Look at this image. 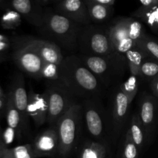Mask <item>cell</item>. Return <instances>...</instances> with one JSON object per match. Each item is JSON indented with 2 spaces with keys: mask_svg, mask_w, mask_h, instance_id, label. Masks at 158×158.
Listing matches in <instances>:
<instances>
[{
  "mask_svg": "<svg viewBox=\"0 0 158 158\" xmlns=\"http://www.w3.org/2000/svg\"><path fill=\"white\" fill-rule=\"evenodd\" d=\"M127 131L129 132L131 138L137 145L138 149L141 151L145 143V139L147 138L146 132L144 127L140 121L138 113H134L131 116L130 120L129 127Z\"/></svg>",
  "mask_w": 158,
  "mask_h": 158,
  "instance_id": "cell-21",
  "label": "cell"
},
{
  "mask_svg": "<svg viewBox=\"0 0 158 158\" xmlns=\"http://www.w3.org/2000/svg\"><path fill=\"white\" fill-rule=\"evenodd\" d=\"M150 87L153 94L158 98V76L150 81Z\"/></svg>",
  "mask_w": 158,
  "mask_h": 158,
  "instance_id": "cell-32",
  "label": "cell"
},
{
  "mask_svg": "<svg viewBox=\"0 0 158 158\" xmlns=\"http://www.w3.org/2000/svg\"><path fill=\"white\" fill-rule=\"evenodd\" d=\"M28 114L31 117L35 127L40 128L46 123L48 116V103L43 94H36L29 88L28 92Z\"/></svg>",
  "mask_w": 158,
  "mask_h": 158,
  "instance_id": "cell-16",
  "label": "cell"
},
{
  "mask_svg": "<svg viewBox=\"0 0 158 158\" xmlns=\"http://www.w3.org/2000/svg\"><path fill=\"white\" fill-rule=\"evenodd\" d=\"M97 3L103 6H113L115 5L116 2L115 0H94Z\"/></svg>",
  "mask_w": 158,
  "mask_h": 158,
  "instance_id": "cell-33",
  "label": "cell"
},
{
  "mask_svg": "<svg viewBox=\"0 0 158 158\" xmlns=\"http://www.w3.org/2000/svg\"><path fill=\"white\" fill-rule=\"evenodd\" d=\"M59 75L60 81L77 99H100L106 89L79 56L64 57L59 66Z\"/></svg>",
  "mask_w": 158,
  "mask_h": 158,
  "instance_id": "cell-1",
  "label": "cell"
},
{
  "mask_svg": "<svg viewBox=\"0 0 158 158\" xmlns=\"http://www.w3.org/2000/svg\"><path fill=\"white\" fill-rule=\"evenodd\" d=\"M158 76V61L147 58L143 61L140 67V77L151 80Z\"/></svg>",
  "mask_w": 158,
  "mask_h": 158,
  "instance_id": "cell-28",
  "label": "cell"
},
{
  "mask_svg": "<svg viewBox=\"0 0 158 158\" xmlns=\"http://www.w3.org/2000/svg\"><path fill=\"white\" fill-rule=\"evenodd\" d=\"M140 150L131 138L129 132L126 131L120 148V158H138Z\"/></svg>",
  "mask_w": 158,
  "mask_h": 158,
  "instance_id": "cell-26",
  "label": "cell"
},
{
  "mask_svg": "<svg viewBox=\"0 0 158 158\" xmlns=\"http://www.w3.org/2000/svg\"><path fill=\"white\" fill-rule=\"evenodd\" d=\"M4 97H6V96H5L4 93H3L2 89V88L0 87V99L1 98H4Z\"/></svg>",
  "mask_w": 158,
  "mask_h": 158,
  "instance_id": "cell-38",
  "label": "cell"
},
{
  "mask_svg": "<svg viewBox=\"0 0 158 158\" xmlns=\"http://www.w3.org/2000/svg\"><path fill=\"white\" fill-rule=\"evenodd\" d=\"M138 77L131 75L125 81L122 82L120 84H119L117 87L127 97L130 103L131 104L138 92Z\"/></svg>",
  "mask_w": 158,
  "mask_h": 158,
  "instance_id": "cell-27",
  "label": "cell"
},
{
  "mask_svg": "<svg viewBox=\"0 0 158 158\" xmlns=\"http://www.w3.org/2000/svg\"><path fill=\"white\" fill-rule=\"evenodd\" d=\"M82 26L66 18L55 9L45 8L44 23L40 32L60 48L73 51L78 49V36Z\"/></svg>",
  "mask_w": 158,
  "mask_h": 158,
  "instance_id": "cell-2",
  "label": "cell"
},
{
  "mask_svg": "<svg viewBox=\"0 0 158 158\" xmlns=\"http://www.w3.org/2000/svg\"><path fill=\"white\" fill-rule=\"evenodd\" d=\"M107 27L114 50L122 55L137 47V43L147 35L143 24L132 17H117Z\"/></svg>",
  "mask_w": 158,
  "mask_h": 158,
  "instance_id": "cell-6",
  "label": "cell"
},
{
  "mask_svg": "<svg viewBox=\"0 0 158 158\" xmlns=\"http://www.w3.org/2000/svg\"><path fill=\"white\" fill-rule=\"evenodd\" d=\"M48 103L46 123L49 126L56 125L58 120L77 101V98L60 81L46 80V88L43 93Z\"/></svg>",
  "mask_w": 158,
  "mask_h": 158,
  "instance_id": "cell-8",
  "label": "cell"
},
{
  "mask_svg": "<svg viewBox=\"0 0 158 158\" xmlns=\"http://www.w3.org/2000/svg\"><path fill=\"white\" fill-rule=\"evenodd\" d=\"M12 59L23 73L35 80L41 79L43 60L40 54L29 43L28 36L19 37L15 40Z\"/></svg>",
  "mask_w": 158,
  "mask_h": 158,
  "instance_id": "cell-9",
  "label": "cell"
},
{
  "mask_svg": "<svg viewBox=\"0 0 158 158\" xmlns=\"http://www.w3.org/2000/svg\"><path fill=\"white\" fill-rule=\"evenodd\" d=\"M28 40L40 54L43 62L60 66L64 57L61 48L58 45L45 39H36L32 36H28Z\"/></svg>",
  "mask_w": 158,
  "mask_h": 158,
  "instance_id": "cell-17",
  "label": "cell"
},
{
  "mask_svg": "<svg viewBox=\"0 0 158 158\" xmlns=\"http://www.w3.org/2000/svg\"><path fill=\"white\" fill-rule=\"evenodd\" d=\"M31 144L35 158L58 155L59 137L56 125L49 126L37 134Z\"/></svg>",
  "mask_w": 158,
  "mask_h": 158,
  "instance_id": "cell-11",
  "label": "cell"
},
{
  "mask_svg": "<svg viewBox=\"0 0 158 158\" xmlns=\"http://www.w3.org/2000/svg\"><path fill=\"white\" fill-rule=\"evenodd\" d=\"M6 103H7V97L0 99V110L3 109L4 106H6Z\"/></svg>",
  "mask_w": 158,
  "mask_h": 158,
  "instance_id": "cell-36",
  "label": "cell"
},
{
  "mask_svg": "<svg viewBox=\"0 0 158 158\" xmlns=\"http://www.w3.org/2000/svg\"><path fill=\"white\" fill-rule=\"evenodd\" d=\"M83 120L89 138L113 145L112 128L109 111L100 99L83 100L81 103Z\"/></svg>",
  "mask_w": 158,
  "mask_h": 158,
  "instance_id": "cell-4",
  "label": "cell"
},
{
  "mask_svg": "<svg viewBox=\"0 0 158 158\" xmlns=\"http://www.w3.org/2000/svg\"><path fill=\"white\" fill-rule=\"evenodd\" d=\"M137 47L145 52L149 58L158 61V41L146 35L137 43Z\"/></svg>",
  "mask_w": 158,
  "mask_h": 158,
  "instance_id": "cell-24",
  "label": "cell"
},
{
  "mask_svg": "<svg viewBox=\"0 0 158 158\" xmlns=\"http://www.w3.org/2000/svg\"><path fill=\"white\" fill-rule=\"evenodd\" d=\"M2 26L8 29H15L21 25L22 16L15 10H8L1 18Z\"/></svg>",
  "mask_w": 158,
  "mask_h": 158,
  "instance_id": "cell-29",
  "label": "cell"
},
{
  "mask_svg": "<svg viewBox=\"0 0 158 158\" xmlns=\"http://www.w3.org/2000/svg\"><path fill=\"white\" fill-rule=\"evenodd\" d=\"M110 105L109 114L112 128L113 144H115L121 136L127 121L131 103L127 97L117 86L112 94Z\"/></svg>",
  "mask_w": 158,
  "mask_h": 158,
  "instance_id": "cell-10",
  "label": "cell"
},
{
  "mask_svg": "<svg viewBox=\"0 0 158 158\" xmlns=\"http://www.w3.org/2000/svg\"><path fill=\"white\" fill-rule=\"evenodd\" d=\"M79 57L105 88L118 86L127 73H129L126 57L118 52L106 56L80 54Z\"/></svg>",
  "mask_w": 158,
  "mask_h": 158,
  "instance_id": "cell-3",
  "label": "cell"
},
{
  "mask_svg": "<svg viewBox=\"0 0 158 158\" xmlns=\"http://www.w3.org/2000/svg\"><path fill=\"white\" fill-rule=\"evenodd\" d=\"M6 121L8 127L12 128L16 131L17 134L21 137L22 127H21V119L19 111L14 105L13 100L10 94L7 96V103L6 106Z\"/></svg>",
  "mask_w": 158,
  "mask_h": 158,
  "instance_id": "cell-23",
  "label": "cell"
},
{
  "mask_svg": "<svg viewBox=\"0 0 158 158\" xmlns=\"http://www.w3.org/2000/svg\"><path fill=\"white\" fill-rule=\"evenodd\" d=\"M10 6L30 25L39 29L43 26L45 8L40 6L36 0H13Z\"/></svg>",
  "mask_w": 158,
  "mask_h": 158,
  "instance_id": "cell-15",
  "label": "cell"
},
{
  "mask_svg": "<svg viewBox=\"0 0 158 158\" xmlns=\"http://www.w3.org/2000/svg\"><path fill=\"white\" fill-rule=\"evenodd\" d=\"M78 49L85 56H106L117 52L108 27L98 25L82 26L78 36Z\"/></svg>",
  "mask_w": 158,
  "mask_h": 158,
  "instance_id": "cell-7",
  "label": "cell"
},
{
  "mask_svg": "<svg viewBox=\"0 0 158 158\" xmlns=\"http://www.w3.org/2000/svg\"><path fill=\"white\" fill-rule=\"evenodd\" d=\"M59 66L54 63L44 62L41 70V79L48 81H54L60 80Z\"/></svg>",
  "mask_w": 158,
  "mask_h": 158,
  "instance_id": "cell-30",
  "label": "cell"
},
{
  "mask_svg": "<svg viewBox=\"0 0 158 158\" xmlns=\"http://www.w3.org/2000/svg\"><path fill=\"white\" fill-rule=\"evenodd\" d=\"M5 60H6V56H5L4 55H2V54H0V63L2 61H4Z\"/></svg>",
  "mask_w": 158,
  "mask_h": 158,
  "instance_id": "cell-39",
  "label": "cell"
},
{
  "mask_svg": "<svg viewBox=\"0 0 158 158\" xmlns=\"http://www.w3.org/2000/svg\"><path fill=\"white\" fill-rule=\"evenodd\" d=\"M3 158H35L31 143L6 148L3 151Z\"/></svg>",
  "mask_w": 158,
  "mask_h": 158,
  "instance_id": "cell-25",
  "label": "cell"
},
{
  "mask_svg": "<svg viewBox=\"0 0 158 158\" xmlns=\"http://www.w3.org/2000/svg\"><path fill=\"white\" fill-rule=\"evenodd\" d=\"M83 111L81 103L77 102L58 120L59 148L60 158H68L77 151L80 141V134L83 126Z\"/></svg>",
  "mask_w": 158,
  "mask_h": 158,
  "instance_id": "cell-5",
  "label": "cell"
},
{
  "mask_svg": "<svg viewBox=\"0 0 158 158\" xmlns=\"http://www.w3.org/2000/svg\"><path fill=\"white\" fill-rule=\"evenodd\" d=\"M2 41H9V39H8L6 35L0 34V42Z\"/></svg>",
  "mask_w": 158,
  "mask_h": 158,
  "instance_id": "cell-37",
  "label": "cell"
},
{
  "mask_svg": "<svg viewBox=\"0 0 158 158\" xmlns=\"http://www.w3.org/2000/svg\"><path fill=\"white\" fill-rule=\"evenodd\" d=\"M9 46H10L9 41L0 42V52H3V51H6V49H9Z\"/></svg>",
  "mask_w": 158,
  "mask_h": 158,
  "instance_id": "cell-34",
  "label": "cell"
},
{
  "mask_svg": "<svg viewBox=\"0 0 158 158\" xmlns=\"http://www.w3.org/2000/svg\"><path fill=\"white\" fill-rule=\"evenodd\" d=\"M77 158H111V146L91 138H84L77 149Z\"/></svg>",
  "mask_w": 158,
  "mask_h": 158,
  "instance_id": "cell-18",
  "label": "cell"
},
{
  "mask_svg": "<svg viewBox=\"0 0 158 158\" xmlns=\"http://www.w3.org/2000/svg\"><path fill=\"white\" fill-rule=\"evenodd\" d=\"M54 9L66 18L82 26L92 23L85 1L82 0H63L56 1Z\"/></svg>",
  "mask_w": 158,
  "mask_h": 158,
  "instance_id": "cell-12",
  "label": "cell"
},
{
  "mask_svg": "<svg viewBox=\"0 0 158 158\" xmlns=\"http://www.w3.org/2000/svg\"><path fill=\"white\" fill-rule=\"evenodd\" d=\"M138 114L147 139H151L155 131L158 118V103L156 99L149 94H143L140 100Z\"/></svg>",
  "mask_w": 158,
  "mask_h": 158,
  "instance_id": "cell-14",
  "label": "cell"
},
{
  "mask_svg": "<svg viewBox=\"0 0 158 158\" xmlns=\"http://www.w3.org/2000/svg\"><path fill=\"white\" fill-rule=\"evenodd\" d=\"M124 56L127 62L130 74L134 77H140L141 64L145 59L148 58V56L145 54L144 52L137 47L127 52Z\"/></svg>",
  "mask_w": 158,
  "mask_h": 158,
  "instance_id": "cell-22",
  "label": "cell"
},
{
  "mask_svg": "<svg viewBox=\"0 0 158 158\" xmlns=\"http://www.w3.org/2000/svg\"><path fill=\"white\" fill-rule=\"evenodd\" d=\"M16 131L13 130L12 128L8 127L4 132L2 134V140L3 143H4L5 147L6 148H9L8 146L10 145L11 143H13L14 139H15V134H16Z\"/></svg>",
  "mask_w": 158,
  "mask_h": 158,
  "instance_id": "cell-31",
  "label": "cell"
},
{
  "mask_svg": "<svg viewBox=\"0 0 158 158\" xmlns=\"http://www.w3.org/2000/svg\"><path fill=\"white\" fill-rule=\"evenodd\" d=\"M92 23H103L110 19L114 13L113 6L98 4L94 0H85Z\"/></svg>",
  "mask_w": 158,
  "mask_h": 158,
  "instance_id": "cell-20",
  "label": "cell"
},
{
  "mask_svg": "<svg viewBox=\"0 0 158 158\" xmlns=\"http://www.w3.org/2000/svg\"><path fill=\"white\" fill-rule=\"evenodd\" d=\"M131 17L141 21L154 32L158 31V6H140L131 13Z\"/></svg>",
  "mask_w": 158,
  "mask_h": 158,
  "instance_id": "cell-19",
  "label": "cell"
},
{
  "mask_svg": "<svg viewBox=\"0 0 158 158\" xmlns=\"http://www.w3.org/2000/svg\"><path fill=\"white\" fill-rule=\"evenodd\" d=\"M10 95L14 105L19 111L21 119L22 134L29 132V114H28V93L25 86L24 77L22 74H18L14 80Z\"/></svg>",
  "mask_w": 158,
  "mask_h": 158,
  "instance_id": "cell-13",
  "label": "cell"
},
{
  "mask_svg": "<svg viewBox=\"0 0 158 158\" xmlns=\"http://www.w3.org/2000/svg\"><path fill=\"white\" fill-rule=\"evenodd\" d=\"M4 143H3L2 140V133L0 132V158H3V151L6 149Z\"/></svg>",
  "mask_w": 158,
  "mask_h": 158,
  "instance_id": "cell-35",
  "label": "cell"
}]
</instances>
